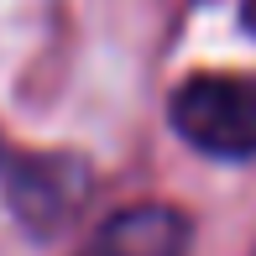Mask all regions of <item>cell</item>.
I'll list each match as a JSON object with an SVG mask.
<instances>
[{"instance_id": "6da1fadb", "label": "cell", "mask_w": 256, "mask_h": 256, "mask_svg": "<svg viewBox=\"0 0 256 256\" xmlns=\"http://www.w3.org/2000/svg\"><path fill=\"white\" fill-rule=\"evenodd\" d=\"M172 131L204 157L246 162L256 157V78L240 74H194L168 100Z\"/></svg>"}, {"instance_id": "7a4b0ae2", "label": "cell", "mask_w": 256, "mask_h": 256, "mask_svg": "<svg viewBox=\"0 0 256 256\" xmlns=\"http://www.w3.org/2000/svg\"><path fill=\"white\" fill-rule=\"evenodd\" d=\"M0 194L32 236H52L84 204L89 168L84 157H68V152H26V146L0 142Z\"/></svg>"}, {"instance_id": "3957f363", "label": "cell", "mask_w": 256, "mask_h": 256, "mask_svg": "<svg viewBox=\"0 0 256 256\" xmlns=\"http://www.w3.org/2000/svg\"><path fill=\"white\" fill-rule=\"evenodd\" d=\"M194 225L172 204H131L110 214L78 256H188Z\"/></svg>"}, {"instance_id": "277c9868", "label": "cell", "mask_w": 256, "mask_h": 256, "mask_svg": "<svg viewBox=\"0 0 256 256\" xmlns=\"http://www.w3.org/2000/svg\"><path fill=\"white\" fill-rule=\"evenodd\" d=\"M251 256H256V251H251Z\"/></svg>"}]
</instances>
